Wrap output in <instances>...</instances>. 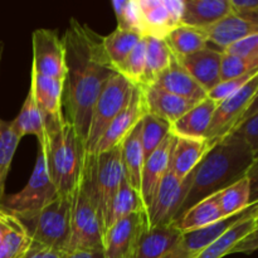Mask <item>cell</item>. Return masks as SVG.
Wrapping results in <instances>:
<instances>
[{
	"instance_id": "cell-1",
	"label": "cell",
	"mask_w": 258,
	"mask_h": 258,
	"mask_svg": "<svg viewBox=\"0 0 258 258\" xmlns=\"http://www.w3.org/2000/svg\"><path fill=\"white\" fill-rule=\"evenodd\" d=\"M62 40L66 53L64 117L85 143L93 105L117 72L106 55L102 37L88 25L71 19Z\"/></svg>"
},
{
	"instance_id": "cell-2",
	"label": "cell",
	"mask_w": 258,
	"mask_h": 258,
	"mask_svg": "<svg viewBox=\"0 0 258 258\" xmlns=\"http://www.w3.org/2000/svg\"><path fill=\"white\" fill-rule=\"evenodd\" d=\"M253 161V153L236 133L212 145L191 173L190 185L176 219L194 204L244 178Z\"/></svg>"
},
{
	"instance_id": "cell-3",
	"label": "cell",
	"mask_w": 258,
	"mask_h": 258,
	"mask_svg": "<svg viewBox=\"0 0 258 258\" xmlns=\"http://www.w3.org/2000/svg\"><path fill=\"white\" fill-rule=\"evenodd\" d=\"M45 154L48 170L58 196H73L85 165V143L76 128L62 118L47 123V145L39 149Z\"/></svg>"
},
{
	"instance_id": "cell-4",
	"label": "cell",
	"mask_w": 258,
	"mask_h": 258,
	"mask_svg": "<svg viewBox=\"0 0 258 258\" xmlns=\"http://www.w3.org/2000/svg\"><path fill=\"white\" fill-rule=\"evenodd\" d=\"M103 222L98 211L92 175V155L86 154L82 176L72 196L67 253L103 251Z\"/></svg>"
},
{
	"instance_id": "cell-5",
	"label": "cell",
	"mask_w": 258,
	"mask_h": 258,
	"mask_svg": "<svg viewBox=\"0 0 258 258\" xmlns=\"http://www.w3.org/2000/svg\"><path fill=\"white\" fill-rule=\"evenodd\" d=\"M57 197L58 191L50 178L45 154L39 150L28 183L18 193L5 196L0 207L25 223L34 218Z\"/></svg>"
},
{
	"instance_id": "cell-6",
	"label": "cell",
	"mask_w": 258,
	"mask_h": 258,
	"mask_svg": "<svg viewBox=\"0 0 258 258\" xmlns=\"http://www.w3.org/2000/svg\"><path fill=\"white\" fill-rule=\"evenodd\" d=\"M71 213L72 196H58L34 218L25 222V227L32 237V246L67 251L71 233Z\"/></svg>"
},
{
	"instance_id": "cell-7",
	"label": "cell",
	"mask_w": 258,
	"mask_h": 258,
	"mask_svg": "<svg viewBox=\"0 0 258 258\" xmlns=\"http://www.w3.org/2000/svg\"><path fill=\"white\" fill-rule=\"evenodd\" d=\"M135 85L116 73L105 85L93 105L90 126L86 136V154H95L96 146L116 116L130 101Z\"/></svg>"
},
{
	"instance_id": "cell-8",
	"label": "cell",
	"mask_w": 258,
	"mask_h": 258,
	"mask_svg": "<svg viewBox=\"0 0 258 258\" xmlns=\"http://www.w3.org/2000/svg\"><path fill=\"white\" fill-rule=\"evenodd\" d=\"M92 175L98 211L102 218L103 231H105L107 208L125 178L121 145L105 153L92 155Z\"/></svg>"
},
{
	"instance_id": "cell-9",
	"label": "cell",
	"mask_w": 258,
	"mask_h": 258,
	"mask_svg": "<svg viewBox=\"0 0 258 258\" xmlns=\"http://www.w3.org/2000/svg\"><path fill=\"white\" fill-rule=\"evenodd\" d=\"M190 179L191 174L181 180L170 171L166 173L146 208L148 228L175 221L188 193Z\"/></svg>"
},
{
	"instance_id": "cell-10",
	"label": "cell",
	"mask_w": 258,
	"mask_h": 258,
	"mask_svg": "<svg viewBox=\"0 0 258 258\" xmlns=\"http://www.w3.org/2000/svg\"><path fill=\"white\" fill-rule=\"evenodd\" d=\"M258 90V73L244 85L241 90L219 102L214 111L206 135V141L209 146L214 145L232 133L238 125L239 120L248 108L252 98Z\"/></svg>"
},
{
	"instance_id": "cell-11",
	"label": "cell",
	"mask_w": 258,
	"mask_h": 258,
	"mask_svg": "<svg viewBox=\"0 0 258 258\" xmlns=\"http://www.w3.org/2000/svg\"><path fill=\"white\" fill-rule=\"evenodd\" d=\"M146 231L145 212L133 213L116 222L103 236V258H133Z\"/></svg>"
},
{
	"instance_id": "cell-12",
	"label": "cell",
	"mask_w": 258,
	"mask_h": 258,
	"mask_svg": "<svg viewBox=\"0 0 258 258\" xmlns=\"http://www.w3.org/2000/svg\"><path fill=\"white\" fill-rule=\"evenodd\" d=\"M32 70L38 75L64 81L66 53L63 40L52 29H35L32 34Z\"/></svg>"
},
{
	"instance_id": "cell-13",
	"label": "cell",
	"mask_w": 258,
	"mask_h": 258,
	"mask_svg": "<svg viewBox=\"0 0 258 258\" xmlns=\"http://www.w3.org/2000/svg\"><path fill=\"white\" fill-rule=\"evenodd\" d=\"M146 115L145 102H144L143 91L140 86H135L131 95L130 101L122 111L116 116L115 120L111 122L107 130L102 135L101 140L96 146L95 154L105 153L113 148L122 145L125 139L131 134V131L139 125L144 116Z\"/></svg>"
},
{
	"instance_id": "cell-14",
	"label": "cell",
	"mask_w": 258,
	"mask_h": 258,
	"mask_svg": "<svg viewBox=\"0 0 258 258\" xmlns=\"http://www.w3.org/2000/svg\"><path fill=\"white\" fill-rule=\"evenodd\" d=\"M222 57L223 52L208 45L193 54L176 58L193 80L209 93L221 83Z\"/></svg>"
},
{
	"instance_id": "cell-15",
	"label": "cell",
	"mask_w": 258,
	"mask_h": 258,
	"mask_svg": "<svg viewBox=\"0 0 258 258\" xmlns=\"http://www.w3.org/2000/svg\"><path fill=\"white\" fill-rule=\"evenodd\" d=\"M30 90L45 117V125L64 118L63 113V92L64 81L30 72Z\"/></svg>"
},
{
	"instance_id": "cell-16",
	"label": "cell",
	"mask_w": 258,
	"mask_h": 258,
	"mask_svg": "<svg viewBox=\"0 0 258 258\" xmlns=\"http://www.w3.org/2000/svg\"><path fill=\"white\" fill-rule=\"evenodd\" d=\"M143 91L146 113L156 116L171 125L198 102L165 92L154 86H140Z\"/></svg>"
},
{
	"instance_id": "cell-17",
	"label": "cell",
	"mask_w": 258,
	"mask_h": 258,
	"mask_svg": "<svg viewBox=\"0 0 258 258\" xmlns=\"http://www.w3.org/2000/svg\"><path fill=\"white\" fill-rule=\"evenodd\" d=\"M151 86L194 102H201L208 97V93L193 80L174 54L169 67Z\"/></svg>"
},
{
	"instance_id": "cell-18",
	"label": "cell",
	"mask_w": 258,
	"mask_h": 258,
	"mask_svg": "<svg viewBox=\"0 0 258 258\" xmlns=\"http://www.w3.org/2000/svg\"><path fill=\"white\" fill-rule=\"evenodd\" d=\"M174 139H175V136L173 134H169L168 138L161 143V145L144 163L140 196L141 199H143L144 207H145V212L154 193L158 189L159 184L169 171V161H170V153L171 148H173Z\"/></svg>"
},
{
	"instance_id": "cell-19",
	"label": "cell",
	"mask_w": 258,
	"mask_h": 258,
	"mask_svg": "<svg viewBox=\"0 0 258 258\" xmlns=\"http://www.w3.org/2000/svg\"><path fill=\"white\" fill-rule=\"evenodd\" d=\"M203 30L208 37L209 44H213L216 49L223 52L229 45L249 35L257 34L258 23L232 13L231 15Z\"/></svg>"
},
{
	"instance_id": "cell-20",
	"label": "cell",
	"mask_w": 258,
	"mask_h": 258,
	"mask_svg": "<svg viewBox=\"0 0 258 258\" xmlns=\"http://www.w3.org/2000/svg\"><path fill=\"white\" fill-rule=\"evenodd\" d=\"M211 146L204 139L175 136L169 161V171L179 179H185L193 173Z\"/></svg>"
},
{
	"instance_id": "cell-21",
	"label": "cell",
	"mask_w": 258,
	"mask_h": 258,
	"mask_svg": "<svg viewBox=\"0 0 258 258\" xmlns=\"http://www.w3.org/2000/svg\"><path fill=\"white\" fill-rule=\"evenodd\" d=\"M232 13L231 0H184L181 24L206 29Z\"/></svg>"
},
{
	"instance_id": "cell-22",
	"label": "cell",
	"mask_w": 258,
	"mask_h": 258,
	"mask_svg": "<svg viewBox=\"0 0 258 258\" xmlns=\"http://www.w3.org/2000/svg\"><path fill=\"white\" fill-rule=\"evenodd\" d=\"M181 232L173 223L148 228L133 258H165L175 247Z\"/></svg>"
},
{
	"instance_id": "cell-23",
	"label": "cell",
	"mask_w": 258,
	"mask_h": 258,
	"mask_svg": "<svg viewBox=\"0 0 258 258\" xmlns=\"http://www.w3.org/2000/svg\"><path fill=\"white\" fill-rule=\"evenodd\" d=\"M218 103L207 97L191 107L178 121L171 123V134L174 136L189 139H204L206 140L211 121L213 118Z\"/></svg>"
},
{
	"instance_id": "cell-24",
	"label": "cell",
	"mask_w": 258,
	"mask_h": 258,
	"mask_svg": "<svg viewBox=\"0 0 258 258\" xmlns=\"http://www.w3.org/2000/svg\"><path fill=\"white\" fill-rule=\"evenodd\" d=\"M144 37L165 39L166 35L180 25L173 17L165 0H139Z\"/></svg>"
},
{
	"instance_id": "cell-25",
	"label": "cell",
	"mask_w": 258,
	"mask_h": 258,
	"mask_svg": "<svg viewBox=\"0 0 258 258\" xmlns=\"http://www.w3.org/2000/svg\"><path fill=\"white\" fill-rule=\"evenodd\" d=\"M257 227V222L249 216L248 209H246L243 216L236 223L232 224L223 234L212 242L196 258H223L227 254H231L246 237L256 231Z\"/></svg>"
},
{
	"instance_id": "cell-26",
	"label": "cell",
	"mask_w": 258,
	"mask_h": 258,
	"mask_svg": "<svg viewBox=\"0 0 258 258\" xmlns=\"http://www.w3.org/2000/svg\"><path fill=\"white\" fill-rule=\"evenodd\" d=\"M14 130L17 131L20 138L27 135H33L37 138L39 143V149H44L47 145V125H45V117L40 111L37 101H35L33 91H28L20 112L17 117L12 121Z\"/></svg>"
},
{
	"instance_id": "cell-27",
	"label": "cell",
	"mask_w": 258,
	"mask_h": 258,
	"mask_svg": "<svg viewBox=\"0 0 258 258\" xmlns=\"http://www.w3.org/2000/svg\"><path fill=\"white\" fill-rule=\"evenodd\" d=\"M222 219L226 218L223 217L221 207H219L218 193H217L190 207L185 213L174 221V224L178 227L181 233H186V232L208 227Z\"/></svg>"
},
{
	"instance_id": "cell-28",
	"label": "cell",
	"mask_w": 258,
	"mask_h": 258,
	"mask_svg": "<svg viewBox=\"0 0 258 258\" xmlns=\"http://www.w3.org/2000/svg\"><path fill=\"white\" fill-rule=\"evenodd\" d=\"M141 121L131 131L130 135L125 139V141L121 145V155H122L125 178L127 183L139 194H140L141 175H143V168L144 163H145L143 141H141Z\"/></svg>"
},
{
	"instance_id": "cell-29",
	"label": "cell",
	"mask_w": 258,
	"mask_h": 258,
	"mask_svg": "<svg viewBox=\"0 0 258 258\" xmlns=\"http://www.w3.org/2000/svg\"><path fill=\"white\" fill-rule=\"evenodd\" d=\"M138 212H145L143 199L140 194L127 183L126 178H123L120 188L116 191L107 208L105 218V232L116 222Z\"/></svg>"
},
{
	"instance_id": "cell-30",
	"label": "cell",
	"mask_w": 258,
	"mask_h": 258,
	"mask_svg": "<svg viewBox=\"0 0 258 258\" xmlns=\"http://www.w3.org/2000/svg\"><path fill=\"white\" fill-rule=\"evenodd\" d=\"M171 53L175 57H185L199 52L209 45L208 37L203 29L180 24L171 30L165 38Z\"/></svg>"
},
{
	"instance_id": "cell-31",
	"label": "cell",
	"mask_w": 258,
	"mask_h": 258,
	"mask_svg": "<svg viewBox=\"0 0 258 258\" xmlns=\"http://www.w3.org/2000/svg\"><path fill=\"white\" fill-rule=\"evenodd\" d=\"M143 38V35L139 33L121 29V28H116L112 33L102 37L103 49L116 72L121 63L127 58V55L133 52L134 48Z\"/></svg>"
},
{
	"instance_id": "cell-32",
	"label": "cell",
	"mask_w": 258,
	"mask_h": 258,
	"mask_svg": "<svg viewBox=\"0 0 258 258\" xmlns=\"http://www.w3.org/2000/svg\"><path fill=\"white\" fill-rule=\"evenodd\" d=\"M146 42V67L144 82L141 86H151L156 78L169 67L173 58L170 48L165 39L155 37H145Z\"/></svg>"
},
{
	"instance_id": "cell-33",
	"label": "cell",
	"mask_w": 258,
	"mask_h": 258,
	"mask_svg": "<svg viewBox=\"0 0 258 258\" xmlns=\"http://www.w3.org/2000/svg\"><path fill=\"white\" fill-rule=\"evenodd\" d=\"M32 243V237L25 224L13 216L9 229L0 243V258H25Z\"/></svg>"
},
{
	"instance_id": "cell-34",
	"label": "cell",
	"mask_w": 258,
	"mask_h": 258,
	"mask_svg": "<svg viewBox=\"0 0 258 258\" xmlns=\"http://www.w3.org/2000/svg\"><path fill=\"white\" fill-rule=\"evenodd\" d=\"M251 188L247 176L218 193V202L224 218H231L251 207Z\"/></svg>"
},
{
	"instance_id": "cell-35",
	"label": "cell",
	"mask_w": 258,
	"mask_h": 258,
	"mask_svg": "<svg viewBox=\"0 0 258 258\" xmlns=\"http://www.w3.org/2000/svg\"><path fill=\"white\" fill-rule=\"evenodd\" d=\"M20 140L22 138L14 130L12 121L0 118V204L5 197V181Z\"/></svg>"
},
{
	"instance_id": "cell-36",
	"label": "cell",
	"mask_w": 258,
	"mask_h": 258,
	"mask_svg": "<svg viewBox=\"0 0 258 258\" xmlns=\"http://www.w3.org/2000/svg\"><path fill=\"white\" fill-rule=\"evenodd\" d=\"M171 134V125L156 116L146 113L141 121V141L145 160Z\"/></svg>"
},
{
	"instance_id": "cell-37",
	"label": "cell",
	"mask_w": 258,
	"mask_h": 258,
	"mask_svg": "<svg viewBox=\"0 0 258 258\" xmlns=\"http://www.w3.org/2000/svg\"><path fill=\"white\" fill-rule=\"evenodd\" d=\"M146 67V42L145 37L136 44L133 52L118 67L117 73L123 76L135 86H141L144 82Z\"/></svg>"
},
{
	"instance_id": "cell-38",
	"label": "cell",
	"mask_w": 258,
	"mask_h": 258,
	"mask_svg": "<svg viewBox=\"0 0 258 258\" xmlns=\"http://www.w3.org/2000/svg\"><path fill=\"white\" fill-rule=\"evenodd\" d=\"M112 8L117 19V28L131 30L143 35L139 0H115L112 2Z\"/></svg>"
},
{
	"instance_id": "cell-39",
	"label": "cell",
	"mask_w": 258,
	"mask_h": 258,
	"mask_svg": "<svg viewBox=\"0 0 258 258\" xmlns=\"http://www.w3.org/2000/svg\"><path fill=\"white\" fill-rule=\"evenodd\" d=\"M257 70L258 57H238V55L223 53L221 66V82Z\"/></svg>"
},
{
	"instance_id": "cell-40",
	"label": "cell",
	"mask_w": 258,
	"mask_h": 258,
	"mask_svg": "<svg viewBox=\"0 0 258 258\" xmlns=\"http://www.w3.org/2000/svg\"><path fill=\"white\" fill-rule=\"evenodd\" d=\"M257 73L258 70L252 71V72L246 73V75L243 76H239V77L232 78V80L223 81V82L219 83L216 88H213V90L208 93V97L212 98L213 101H216L217 103L222 102V101L226 100L227 97H229V96L236 93L238 90H241V88L243 87L244 85H247Z\"/></svg>"
},
{
	"instance_id": "cell-41",
	"label": "cell",
	"mask_w": 258,
	"mask_h": 258,
	"mask_svg": "<svg viewBox=\"0 0 258 258\" xmlns=\"http://www.w3.org/2000/svg\"><path fill=\"white\" fill-rule=\"evenodd\" d=\"M232 133H236L237 135L241 136L246 141V144L253 153L254 159H256L258 156V112L251 118L244 121L243 123L237 126Z\"/></svg>"
},
{
	"instance_id": "cell-42",
	"label": "cell",
	"mask_w": 258,
	"mask_h": 258,
	"mask_svg": "<svg viewBox=\"0 0 258 258\" xmlns=\"http://www.w3.org/2000/svg\"><path fill=\"white\" fill-rule=\"evenodd\" d=\"M223 53L238 57H258V33L229 45L223 50Z\"/></svg>"
},
{
	"instance_id": "cell-43",
	"label": "cell",
	"mask_w": 258,
	"mask_h": 258,
	"mask_svg": "<svg viewBox=\"0 0 258 258\" xmlns=\"http://www.w3.org/2000/svg\"><path fill=\"white\" fill-rule=\"evenodd\" d=\"M234 14L247 17L258 14V0H231Z\"/></svg>"
},
{
	"instance_id": "cell-44",
	"label": "cell",
	"mask_w": 258,
	"mask_h": 258,
	"mask_svg": "<svg viewBox=\"0 0 258 258\" xmlns=\"http://www.w3.org/2000/svg\"><path fill=\"white\" fill-rule=\"evenodd\" d=\"M247 179L249 181V188H251V196H249V203H258V156L254 159L253 164L249 168L247 173Z\"/></svg>"
},
{
	"instance_id": "cell-45",
	"label": "cell",
	"mask_w": 258,
	"mask_h": 258,
	"mask_svg": "<svg viewBox=\"0 0 258 258\" xmlns=\"http://www.w3.org/2000/svg\"><path fill=\"white\" fill-rule=\"evenodd\" d=\"M258 249V227L253 233L249 234L248 237L243 239L232 253H252V252Z\"/></svg>"
},
{
	"instance_id": "cell-46",
	"label": "cell",
	"mask_w": 258,
	"mask_h": 258,
	"mask_svg": "<svg viewBox=\"0 0 258 258\" xmlns=\"http://www.w3.org/2000/svg\"><path fill=\"white\" fill-rule=\"evenodd\" d=\"M66 252L32 246L25 258H66Z\"/></svg>"
},
{
	"instance_id": "cell-47",
	"label": "cell",
	"mask_w": 258,
	"mask_h": 258,
	"mask_svg": "<svg viewBox=\"0 0 258 258\" xmlns=\"http://www.w3.org/2000/svg\"><path fill=\"white\" fill-rule=\"evenodd\" d=\"M13 214H10L9 212L4 211V209L0 207V243H2L3 238H4L5 233L9 229L10 223H12Z\"/></svg>"
},
{
	"instance_id": "cell-48",
	"label": "cell",
	"mask_w": 258,
	"mask_h": 258,
	"mask_svg": "<svg viewBox=\"0 0 258 258\" xmlns=\"http://www.w3.org/2000/svg\"><path fill=\"white\" fill-rule=\"evenodd\" d=\"M257 112H258V90H257L256 95H254V97L252 98V101H251V103H249L248 108H247L246 112L243 113V116H242V118L239 120L238 125H237V126H239L241 123H243L244 121H247L248 118H251L252 116L256 115ZM237 126H236V127H237Z\"/></svg>"
},
{
	"instance_id": "cell-49",
	"label": "cell",
	"mask_w": 258,
	"mask_h": 258,
	"mask_svg": "<svg viewBox=\"0 0 258 258\" xmlns=\"http://www.w3.org/2000/svg\"><path fill=\"white\" fill-rule=\"evenodd\" d=\"M66 258H103V251H82L66 254Z\"/></svg>"
},
{
	"instance_id": "cell-50",
	"label": "cell",
	"mask_w": 258,
	"mask_h": 258,
	"mask_svg": "<svg viewBox=\"0 0 258 258\" xmlns=\"http://www.w3.org/2000/svg\"><path fill=\"white\" fill-rule=\"evenodd\" d=\"M248 214L252 217V218L254 219V221L257 222V224H258V203L252 204V206L249 207V208H248Z\"/></svg>"
},
{
	"instance_id": "cell-51",
	"label": "cell",
	"mask_w": 258,
	"mask_h": 258,
	"mask_svg": "<svg viewBox=\"0 0 258 258\" xmlns=\"http://www.w3.org/2000/svg\"><path fill=\"white\" fill-rule=\"evenodd\" d=\"M3 52H4V43L0 40V63H2V58H3Z\"/></svg>"
}]
</instances>
